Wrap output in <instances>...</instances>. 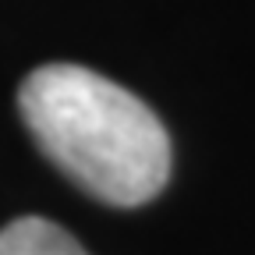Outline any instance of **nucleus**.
<instances>
[{
    "instance_id": "obj_2",
    "label": "nucleus",
    "mask_w": 255,
    "mask_h": 255,
    "mask_svg": "<svg viewBox=\"0 0 255 255\" xmlns=\"http://www.w3.org/2000/svg\"><path fill=\"white\" fill-rule=\"evenodd\" d=\"M0 255H89V252L57 223L43 216H21L0 231Z\"/></svg>"
},
{
    "instance_id": "obj_1",
    "label": "nucleus",
    "mask_w": 255,
    "mask_h": 255,
    "mask_svg": "<svg viewBox=\"0 0 255 255\" xmlns=\"http://www.w3.org/2000/svg\"><path fill=\"white\" fill-rule=\"evenodd\" d=\"M25 128L78 188L142 206L170 177V138L135 92L82 64H43L18 89Z\"/></svg>"
}]
</instances>
